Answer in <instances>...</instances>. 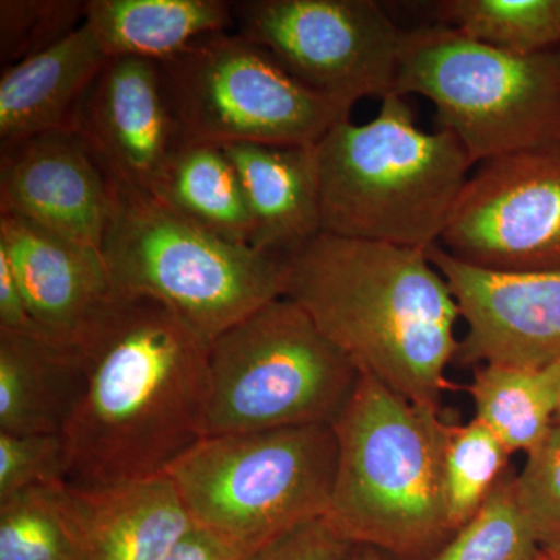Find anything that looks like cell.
Wrapping results in <instances>:
<instances>
[{"label":"cell","mask_w":560,"mask_h":560,"mask_svg":"<svg viewBox=\"0 0 560 560\" xmlns=\"http://www.w3.org/2000/svg\"><path fill=\"white\" fill-rule=\"evenodd\" d=\"M209 345L161 302L117 296L79 346L86 386L65 431L69 485L160 477L202 440Z\"/></svg>","instance_id":"obj_1"},{"label":"cell","mask_w":560,"mask_h":560,"mask_svg":"<svg viewBox=\"0 0 560 560\" xmlns=\"http://www.w3.org/2000/svg\"><path fill=\"white\" fill-rule=\"evenodd\" d=\"M285 264L300 305L361 374L440 410L458 353V304L423 249L320 232Z\"/></svg>","instance_id":"obj_2"},{"label":"cell","mask_w":560,"mask_h":560,"mask_svg":"<svg viewBox=\"0 0 560 560\" xmlns=\"http://www.w3.org/2000/svg\"><path fill=\"white\" fill-rule=\"evenodd\" d=\"M337 471L326 518L355 545L427 560L455 530L444 499L448 427L440 410L361 374L335 420Z\"/></svg>","instance_id":"obj_3"},{"label":"cell","mask_w":560,"mask_h":560,"mask_svg":"<svg viewBox=\"0 0 560 560\" xmlns=\"http://www.w3.org/2000/svg\"><path fill=\"white\" fill-rule=\"evenodd\" d=\"M320 232L405 248L440 245L474 162L448 130H420L389 94L371 121H338L315 145Z\"/></svg>","instance_id":"obj_4"},{"label":"cell","mask_w":560,"mask_h":560,"mask_svg":"<svg viewBox=\"0 0 560 560\" xmlns=\"http://www.w3.org/2000/svg\"><path fill=\"white\" fill-rule=\"evenodd\" d=\"M109 186L101 250L116 296L161 302L209 342L283 298V259L210 234L149 191Z\"/></svg>","instance_id":"obj_5"},{"label":"cell","mask_w":560,"mask_h":560,"mask_svg":"<svg viewBox=\"0 0 560 560\" xmlns=\"http://www.w3.org/2000/svg\"><path fill=\"white\" fill-rule=\"evenodd\" d=\"M394 94L433 103L475 165L560 150V47L518 55L445 25L405 28Z\"/></svg>","instance_id":"obj_6"},{"label":"cell","mask_w":560,"mask_h":560,"mask_svg":"<svg viewBox=\"0 0 560 560\" xmlns=\"http://www.w3.org/2000/svg\"><path fill=\"white\" fill-rule=\"evenodd\" d=\"M338 444L331 425L205 436L165 470L191 518L257 552L329 511Z\"/></svg>","instance_id":"obj_7"},{"label":"cell","mask_w":560,"mask_h":560,"mask_svg":"<svg viewBox=\"0 0 560 560\" xmlns=\"http://www.w3.org/2000/svg\"><path fill=\"white\" fill-rule=\"evenodd\" d=\"M361 372L287 298L209 345L206 436L334 425Z\"/></svg>","instance_id":"obj_8"},{"label":"cell","mask_w":560,"mask_h":560,"mask_svg":"<svg viewBox=\"0 0 560 560\" xmlns=\"http://www.w3.org/2000/svg\"><path fill=\"white\" fill-rule=\"evenodd\" d=\"M160 66L186 142L313 147L352 110L307 90L238 32L201 36Z\"/></svg>","instance_id":"obj_9"},{"label":"cell","mask_w":560,"mask_h":560,"mask_svg":"<svg viewBox=\"0 0 560 560\" xmlns=\"http://www.w3.org/2000/svg\"><path fill=\"white\" fill-rule=\"evenodd\" d=\"M237 32L275 58L307 90L353 108L393 94L400 28L374 0L232 2Z\"/></svg>","instance_id":"obj_10"},{"label":"cell","mask_w":560,"mask_h":560,"mask_svg":"<svg viewBox=\"0 0 560 560\" xmlns=\"http://www.w3.org/2000/svg\"><path fill=\"white\" fill-rule=\"evenodd\" d=\"M440 246L497 271L560 270V150L478 164Z\"/></svg>","instance_id":"obj_11"},{"label":"cell","mask_w":560,"mask_h":560,"mask_svg":"<svg viewBox=\"0 0 560 560\" xmlns=\"http://www.w3.org/2000/svg\"><path fill=\"white\" fill-rule=\"evenodd\" d=\"M451 287L466 334L456 359L523 370L560 364V270L497 271L427 249Z\"/></svg>","instance_id":"obj_12"},{"label":"cell","mask_w":560,"mask_h":560,"mask_svg":"<svg viewBox=\"0 0 560 560\" xmlns=\"http://www.w3.org/2000/svg\"><path fill=\"white\" fill-rule=\"evenodd\" d=\"M70 131L110 183L149 194L186 142L160 62L131 57L109 58L77 106Z\"/></svg>","instance_id":"obj_13"},{"label":"cell","mask_w":560,"mask_h":560,"mask_svg":"<svg viewBox=\"0 0 560 560\" xmlns=\"http://www.w3.org/2000/svg\"><path fill=\"white\" fill-rule=\"evenodd\" d=\"M109 208V180L72 131L0 147V215L101 249Z\"/></svg>","instance_id":"obj_14"},{"label":"cell","mask_w":560,"mask_h":560,"mask_svg":"<svg viewBox=\"0 0 560 560\" xmlns=\"http://www.w3.org/2000/svg\"><path fill=\"white\" fill-rule=\"evenodd\" d=\"M0 253L25 304L51 340L79 349L116 301L102 250L0 215Z\"/></svg>","instance_id":"obj_15"},{"label":"cell","mask_w":560,"mask_h":560,"mask_svg":"<svg viewBox=\"0 0 560 560\" xmlns=\"http://www.w3.org/2000/svg\"><path fill=\"white\" fill-rule=\"evenodd\" d=\"M65 493L86 560H161L198 526L167 475Z\"/></svg>","instance_id":"obj_16"},{"label":"cell","mask_w":560,"mask_h":560,"mask_svg":"<svg viewBox=\"0 0 560 560\" xmlns=\"http://www.w3.org/2000/svg\"><path fill=\"white\" fill-rule=\"evenodd\" d=\"M223 150L241 179L254 249L283 259L320 234L315 145L235 143Z\"/></svg>","instance_id":"obj_17"},{"label":"cell","mask_w":560,"mask_h":560,"mask_svg":"<svg viewBox=\"0 0 560 560\" xmlns=\"http://www.w3.org/2000/svg\"><path fill=\"white\" fill-rule=\"evenodd\" d=\"M108 60L83 22L50 49L2 69L0 147L44 132L70 131L84 92Z\"/></svg>","instance_id":"obj_18"},{"label":"cell","mask_w":560,"mask_h":560,"mask_svg":"<svg viewBox=\"0 0 560 560\" xmlns=\"http://www.w3.org/2000/svg\"><path fill=\"white\" fill-rule=\"evenodd\" d=\"M84 386L80 349L0 331V433L65 434Z\"/></svg>","instance_id":"obj_19"},{"label":"cell","mask_w":560,"mask_h":560,"mask_svg":"<svg viewBox=\"0 0 560 560\" xmlns=\"http://www.w3.org/2000/svg\"><path fill=\"white\" fill-rule=\"evenodd\" d=\"M84 24L108 58L162 62L235 22L223 0H90Z\"/></svg>","instance_id":"obj_20"},{"label":"cell","mask_w":560,"mask_h":560,"mask_svg":"<svg viewBox=\"0 0 560 560\" xmlns=\"http://www.w3.org/2000/svg\"><path fill=\"white\" fill-rule=\"evenodd\" d=\"M150 194L210 234L250 246L253 220L248 205L237 171L221 147L184 142Z\"/></svg>","instance_id":"obj_21"},{"label":"cell","mask_w":560,"mask_h":560,"mask_svg":"<svg viewBox=\"0 0 560 560\" xmlns=\"http://www.w3.org/2000/svg\"><path fill=\"white\" fill-rule=\"evenodd\" d=\"M467 390L475 419L488 425L512 455L528 453L558 418L560 364L540 370L477 366Z\"/></svg>","instance_id":"obj_22"},{"label":"cell","mask_w":560,"mask_h":560,"mask_svg":"<svg viewBox=\"0 0 560 560\" xmlns=\"http://www.w3.org/2000/svg\"><path fill=\"white\" fill-rule=\"evenodd\" d=\"M431 24L518 55L560 47V0H440Z\"/></svg>","instance_id":"obj_23"},{"label":"cell","mask_w":560,"mask_h":560,"mask_svg":"<svg viewBox=\"0 0 560 560\" xmlns=\"http://www.w3.org/2000/svg\"><path fill=\"white\" fill-rule=\"evenodd\" d=\"M66 485L22 490L0 501V560H86Z\"/></svg>","instance_id":"obj_24"},{"label":"cell","mask_w":560,"mask_h":560,"mask_svg":"<svg viewBox=\"0 0 560 560\" xmlns=\"http://www.w3.org/2000/svg\"><path fill=\"white\" fill-rule=\"evenodd\" d=\"M512 453L481 420L448 427L444 451V499L453 530L480 511L504 477Z\"/></svg>","instance_id":"obj_25"},{"label":"cell","mask_w":560,"mask_h":560,"mask_svg":"<svg viewBox=\"0 0 560 560\" xmlns=\"http://www.w3.org/2000/svg\"><path fill=\"white\" fill-rule=\"evenodd\" d=\"M506 471L480 511L427 560H545V548L523 514Z\"/></svg>","instance_id":"obj_26"},{"label":"cell","mask_w":560,"mask_h":560,"mask_svg":"<svg viewBox=\"0 0 560 560\" xmlns=\"http://www.w3.org/2000/svg\"><path fill=\"white\" fill-rule=\"evenodd\" d=\"M80 0H2L0 61L7 69L50 49L84 22Z\"/></svg>","instance_id":"obj_27"},{"label":"cell","mask_w":560,"mask_h":560,"mask_svg":"<svg viewBox=\"0 0 560 560\" xmlns=\"http://www.w3.org/2000/svg\"><path fill=\"white\" fill-rule=\"evenodd\" d=\"M515 497L544 548L560 544V425L526 453L514 477Z\"/></svg>","instance_id":"obj_28"},{"label":"cell","mask_w":560,"mask_h":560,"mask_svg":"<svg viewBox=\"0 0 560 560\" xmlns=\"http://www.w3.org/2000/svg\"><path fill=\"white\" fill-rule=\"evenodd\" d=\"M65 434L0 433V501L14 493L68 482Z\"/></svg>","instance_id":"obj_29"},{"label":"cell","mask_w":560,"mask_h":560,"mask_svg":"<svg viewBox=\"0 0 560 560\" xmlns=\"http://www.w3.org/2000/svg\"><path fill=\"white\" fill-rule=\"evenodd\" d=\"M353 548L355 544L320 517L272 540L253 560H350Z\"/></svg>","instance_id":"obj_30"},{"label":"cell","mask_w":560,"mask_h":560,"mask_svg":"<svg viewBox=\"0 0 560 560\" xmlns=\"http://www.w3.org/2000/svg\"><path fill=\"white\" fill-rule=\"evenodd\" d=\"M0 331L50 341L49 334L33 318L9 260L0 253ZM60 345V342H58Z\"/></svg>","instance_id":"obj_31"},{"label":"cell","mask_w":560,"mask_h":560,"mask_svg":"<svg viewBox=\"0 0 560 560\" xmlns=\"http://www.w3.org/2000/svg\"><path fill=\"white\" fill-rule=\"evenodd\" d=\"M254 555L226 537L197 526L161 560H253Z\"/></svg>","instance_id":"obj_32"},{"label":"cell","mask_w":560,"mask_h":560,"mask_svg":"<svg viewBox=\"0 0 560 560\" xmlns=\"http://www.w3.org/2000/svg\"><path fill=\"white\" fill-rule=\"evenodd\" d=\"M350 560H394L377 548L368 547V545H355Z\"/></svg>","instance_id":"obj_33"},{"label":"cell","mask_w":560,"mask_h":560,"mask_svg":"<svg viewBox=\"0 0 560 560\" xmlns=\"http://www.w3.org/2000/svg\"><path fill=\"white\" fill-rule=\"evenodd\" d=\"M545 560H560V544L545 548Z\"/></svg>","instance_id":"obj_34"},{"label":"cell","mask_w":560,"mask_h":560,"mask_svg":"<svg viewBox=\"0 0 560 560\" xmlns=\"http://www.w3.org/2000/svg\"><path fill=\"white\" fill-rule=\"evenodd\" d=\"M555 423H558V425H560V411H559L558 418H556V422Z\"/></svg>","instance_id":"obj_35"}]
</instances>
